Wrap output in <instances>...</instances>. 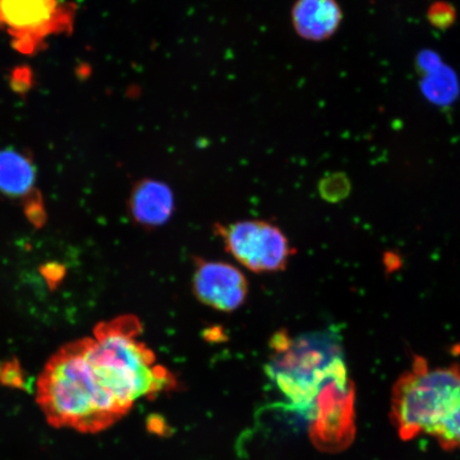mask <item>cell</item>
Masks as SVG:
<instances>
[{"label": "cell", "instance_id": "52a82bcc", "mask_svg": "<svg viewBox=\"0 0 460 460\" xmlns=\"http://www.w3.org/2000/svg\"><path fill=\"white\" fill-rule=\"evenodd\" d=\"M193 290L206 306L229 313L243 306L249 285L232 264L201 261L193 275Z\"/></svg>", "mask_w": 460, "mask_h": 460}, {"label": "cell", "instance_id": "277c9868", "mask_svg": "<svg viewBox=\"0 0 460 460\" xmlns=\"http://www.w3.org/2000/svg\"><path fill=\"white\" fill-rule=\"evenodd\" d=\"M460 404V367H431L416 358L393 389V420L402 439L433 436Z\"/></svg>", "mask_w": 460, "mask_h": 460}, {"label": "cell", "instance_id": "4fadbf2b", "mask_svg": "<svg viewBox=\"0 0 460 460\" xmlns=\"http://www.w3.org/2000/svg\"><path fill=\"white\" fill-rule=\"evenodd\" d=\"M0 376H2V381L8 385L17 386V385L22 384V374L20 367L15 362H9L5 365Z\"/></svg>", "mask_w": 460, "mask_h": 460}, {"label": "cell", "instance_id": "5bb4252c", "mask_svg": "<svg viewBox=\"0 0 460 460\" xmlns=\"http://www.w3.org/2000/svg\"><path fill=\"white\" fill-rule=\"evenodd\" d=\"M26 214L29 220L34 224H42L45 214L41 199L37 198L34 199L33 198L31 200H29L27 203Z\"/></svg>", "mask_w": 460, "mask_h": 460}, {"label": "cell", "instance_id": "9c48e42d", "mask_svg": "<svg viewBox=\"0 0 460 460\" xmlns=\"http://www.w3.org/2000/svg\"><path fill=\"white\" fill-rule=\"evenodd\" d=\"M174 207L172 189L157 180H143L137 182L130 194V214L143 226H164L170 220Z\"/></svg>", "mask_w": 460, "mask_h": 460}, {"label": "cell", "instance_id": "3957f363", "mask_svg": "<svg viewBox=\"0 0 460 460\" xmlns=\"http://www.w3.org/2000/svg\"><path fill=\"white\" fill-rule=\"evenodd\" d=\"M268 376L292 407L313 413L316 398L327 382L345 367L341 341L332 332L290 336L276 332L270 342Z\"/></svg>", "mask_w": 460, "mask_h": 460}, {"label": "cell", "instance_id": "5b68a950", "mask_svg": "<svg viewBox=\"0 0 460 460\" xmlns=\"http://www.w3.org/2000/svg\"><path fill=\"white\" fill-rule=\"evenodd\" d=\"M75 11L60 0H0V28L17 51L32 55L49 37L72 32Z\"/></svg>", "mask_w": 460, "mask_h": 460}, {"label": "cell", "instance_id": "30bf717a", "mask_svg": "<svg viewBox=\"0 0 460 460\" xmlns=\"http://www.w3.org/2000/svg\"><path fill=\"white\" fill-rule=\"evenodd\" d=\"M36 166L26 155L13 148L0 151V193L13 199L34 194Z\"/></svg>", "mask_w": 460, "mask_h": 460}, {"label": "cell", "instance_id": "9a60e30c", "mask_svg": "<svg viewBox=\"0 0 460 460\" xmlns=\"http://www.w3.org/2000/svg\"><path fill=\"white\" fill-rule=\"evenodd\" d=\"M42 274L48 281L57 283V281L61 280L63 275H65V269L61 266H58V264H50V266L44 267Z\"/></svg>", "mask_w": 460, "mask_h": 460}, {"label": "cell", "instance_id": "ba28073f", "mask_svg": "<svg viewBox=\"0 0 460 460\" xmlns=\"http://www.w3.org/2000/svg\"><path fill=\"white\" fill-rule=\"evenodd\" d=\"M342 19L337 0H296L291 11L293 28L298 36L312 42L331 39Z\"/></svg>", "mask_w": 460, "mask_h": 460}, {"label": "cell", "instance_id": "6da1fadb", "mask_svg": "<svg viewBox=\"0 0 460 460\" xmlns=\"http://www.w3.org/2000/svg\"><path fill=\"white\" fill-rule=\"evenodd\" d=\"M142 325L135 315L102 322L84 338L85 352L97 383L120 410L170 387L172 377L156 364L153 350L139 341Z\"/></svg>", "mask_w": 460, "mask_h": 460}, {"label": "cell", "instance_id": "8fae6325", "mask_svg": "<svg viewBox=\"0 0 460 460\" xmlns=\"http://www.w3.org/2000/svg\"><path fill=\"white\" fill-rule=\"evenodd\" d=\"M433 437L445 450L460 447V404L435 430Z\"/></svg>", "mask_w": 460, "mask_h": 460}, {"label": "cell", "instance_id": "8992f818", "mask_svg": "<svg viewBox=\"0 0 460 460\" xmlns=\"http://www.w3.org/2000/svg\"><path fill=\"white\" fill-rule=\"evenodd\" d=\"M216 227L229 254L252 272L281 271L292 256L289 241L271 223L251 220Z\"/></svg>", "mask_w": 460, "mask_h": 460}, {"label": "cell", "instance_id": "7a4b0ae2", "mask_svg": "<svg viewBox=\"0 0 460 460\" xmlns=\"http://www.w3.org/2000/svg\"><path fill=\"white\" fill-rule=\"evenodd\" d=\"M37 391L38 402L54 427L96 433L126 415L97 383L84 339L58 350L40 376Z\"/></svg>", "mask_w": 460, "mask_h": 460}, {"label": "cell", "instance_id": "7c38bea8", "mask_svg": "<svg viewBox=\"0 0 460 460\" xmlns=\"http://www.w3.org/2000/svg\"><path fill=\"white\" fill-rule=\"evenodd\" d=\"M428 20L430 25L447 31L456 24L457 13L456 8L447 2H436L431 4L428 11Z\"/></svg>", "mask_w": 460, "mask_h": 460}]
</instances>
